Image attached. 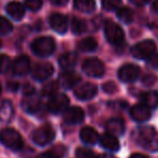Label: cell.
<instances>
[{
    "label": "cell",
    "instance_id": "obj_32",
    "mask_svg": "<svg viewBox=\"0 0 158 158\" xmlns=\"http://www.w3.org/2000/svg\"><path fill=\"white\" fill-rule=\"evenodd\" d=\"M75 155H77V158H96L95 153L85 148H77V152H75Z\"/></svg>",
    "mask_w": 158,
    "mask_h": 158
},
{
    "label": "cell",
    "instance_id": "obj_7",
    "mask_svg": "<svg viewBox=\"0 0 158 158\" xmlns=\"http://www.w3.org/2000/svg\"><path fill=\"white\" fill-rule=\"evenodd\" d=\"M104 33H106V40H108L111 44L122 43L124 40V37H125L121 26L113 23V22H109V23L106 24Z\"/></svg>",
    "mask_w": 158,
    "mask_h": 158
},
{
    "label": "cell",
    "instance_id": "obj_43",
    "mask_svg": "<svg viewBox=\"0 0 158 158\" xmlns=\"http://www.w3.org/2000/svg\"><path fill=\"white\" fill-rule=\"evenodd\" d=\"M38 158H54V157L51 155L50 152H46V153H44V154L39 155V157H38Z\"/></svg>",
    "mask_w": 158,
    "mask_h": 158
},
{
    "label": "cell",
    "instance_id": "obj_37",
    "mask_svg": "<svg viewBox=\"0 0 158 158\" xmlns=\"http://www.w3.org/2000/svg\"><path fill=\"white\" fill-rule=\"evenodd\" d=\"M148 66H151L152 68L158 70V54H153L151 57H148Z\"/></svg>",
    "mask_w": 158,
    "mask_h": 158
},
{
    "label": "cell",
    "instance_id": "obj_45",
    "mask_svg": "<svg viewBox=\"0 0 158 158\" xmlns=\"http://www.w3.org/2000/svg\"><path fill=\"white\" fill-rule=\"evenodd\" d=\"M97 158H115V157L112 156V155H109V154H102V155H100V156L97 157Z\"/></svg>",
    "mask_w": 158,
    "mask_h": 158
},
{
    "label": "cell",
    "instance_id": "obj_33",
    "mask_svg": "<svg viewBox=\"0 0 158 158\" xmlns=\"http://www.w3.org/2000/svg\"><path fill=\"white\" fill-rule=\"evenodd\" d=\"M11 60L6 55L0 54V73H6L10 69Z\"/></svg>",
    "mask_w": 158,
    "mask_h": 158
},
{
    "label": "cell",
    "instance_id": "obj_38",
    "mask_svg": "<svg viewBox=\"0 0 158 158\" xmlns=\"http://www.w3.org/2000/svg\"><path fill=\"white\" fill-rule=\"evenodd\" d=\"M156 81V77H153V75H145V77L142 79V82H143L145 85L150 86V85H153L154 82Z\"/></svg>",
    "mask_w": 158,
    "mask_h": 158
},
{
    "label": "cell",
    "instance_id": "obj_46",
    "mask_svg": "<svg viewBox=\"0 0 158 158\" xmlns=\"http://www.w3.org/2000/svg\"><path fill=\"white\" fill-rule=\"evenodd\" d=\"M153 9H154V11L158 12V0H155L154 1V3H153Z\"/></svg>",
    "mask_w": 158,
    "mask_h": 158
},
{
    "label": "cell",
    "instance_id": "obj_27",
    "mask_svg": "<svg viewBox=\"0 0 158 158\" xmlns=\"http://www.w3.org/2000/svg\"><path fill=\"white\" fill-rule=\"evenodd\" d=\"M71 29L77 35H81L86 30V23L83 19L74 17V19H72V22H71Z\"/></svg>",
    "mask_w": 158,
    "mask_h": 158
},
{
    "label": "cell",
    "instance_id": "obj_18",
    "mask_svg": "<svg viewBox=\"0 0 158 158\" xmlns=\"http://www.w3.org/2000/svg\"><path fill=\"white\" fill-rule=\"evenodd\" d=\"M81 81V77L73 71H66L60 75L61 85L66 88H72Z\"/></svg>",
    "mask_w": 158,
    "mask_h": 158
},
{
    "label": "cell",
    "instance_id": "obj_39",
    "mask_svg": "<svg viewBox=\"0 0 158 158\" xmlns=\"http://www.w3.org/2000/svg\"><path fill=\"white\" fill-rule=\"evenodd\" d=\"M33 92H35V89H33V87H32V86H30V85H26L25 88H24V93H25V94H27V96L32 95Z\"/></svg>",
    "mask_w": 158,
    "mask_h": 158
},
{
    "label": "cell",
    "instance_id": "obj_13",
    "mask_svg": "<svg viewBox=\"0 0 158 158\" xmlns=\"http://www.w3.org/2000/svg\"><path fill=\"white\" fill-rule=\"evenodd\" d=\"M84 119V111L79 106H71L66 109L64 113V121L67 124H80Z\"/></svg>",
    "mask_w": 158,
    "mask_h": 158
},
{
    "label": "cell",
    "instance_id": "obj_35",
    "mask_svg": "<svg viewBox=\"0 0 158 158\" xmlns=\"http://www.w3.org/2000/svg\"><path fill=\"white\" fill-rule=\"evenodd\" d=\"M26 6L31 11H38L42 6V0H25Z\"/></svg>",
    "mask_w": 158,
    "mask_h": 158
},
{
    "label": "cell",
    "instance_id": "obj_26",
    "mask_svg": "<svg viewBox=\"0 0 158 158\" xmlns=\"http://www.w3.org/2000/svg\"><path fill=\"white\" fill-rule=\"evenodd\" d=\"M23 108L25 111L29 113H35L40 108V100L38 98H33L30 96H27L26 100L23 102Z\"/></svg>",
    "mask_w": 158,
    "mask_h": 158
},
{
    "label": "cell",
    "instance_id": "obj_36",
    "mask_svg": "<svg viewBox=\"0 0 158 158\" xmlns=\"http://www.w3.org/2000/svg\"><path fill=\"white\" fill-rule=\"evenodd\" d=\"M102 88H103L104 92L108 93V94H113V93H115L117 90V86L114 82H108V83L103 84Z\"/></svg>",
    "mask_w": 158,
    "mask_h": 158
},
{
    "label": "cell",
    "instance_id": "obj_40",
    "mask_svg": "<svg viewBox=\"0 0 158 158\" xmlns=\"http://www.w3.org/2000/svg\"><path fill=\"white\" fill-rule=\"evenodd\" d=\"M50 1L52 2L53 4H56V6H64L69 0H50Z\"/></svg>",
    "mask_w": 158,
    "mask_h": 158
},
{
    "label": "cell",
    "instance_id": "obj_22",
    "mask_svg": "<svg viewBox=\"0 0 158 158\" xmlns=\"http://www.w3.org/2000/svg\"><path fill=\"white\" fill-rule=\"evenodd\" d=\"M77 60V56L75 53L73 52L64 53V54H63L59 57V64L64 69H70L73 66H75Z\"/></svg>",
    "mask_w": 158,
    "mask_h": 158
},
{
    "label": "cell",
    "instance_id": "obj_4",
    "mask_svg": "<svg viewBox=\"0 0 158 158\" xmlns=\"http://www.w3.org/2000/svg\"><path fill=\"white\" fill-rule=\"evenodd\" d=\"M156 45L152 40H144L139 42L131 48V54L138 59H148L155 53Z\"/></svg>",
    "mask_w": 158,
    "mask_h": 158
},
{
    "label": "cell",
    "instance_id": "obj_10",
    "mask_svg": "<svg viewBox=\"0 0 158 158\" xmlns=\"http://www.w3.org/2000/svg\"><path fill=\"white\" fill-rule=\"evenodd\" d=\"M54 72V67L50 63H39L33 67L32 77L38 81H44L48 79Z\"/></svg>",
    "mask_w": 158,
    "mask_h": 158
},
{
    "label": "cell",
    "instance_id": "obj_44",
    "mask_svg": "<svg viewBox=\"0 0 158 158\" xmlns=\"http://www.w3.org/2000/svg\"><path fill=\"white\" fill-rule=\"evenodd\" d=\"M19 87V84L17 83H9V88H11L12 90H15Z\"/></svg>",
    "mask_w": 158,
    "mask_h": 158
},
{
    "label": "cell",
    "instance_id": "obj_25",
    "mask_svg": "<svg viewBox=\"0 0 158 158\" xmlns=\"http://www.w3.org/2000/svg\"><path fill=\"white\" fill-rule=\"evenodd\" d=\"M13 106L10 101H3L0 103V119L1 121H9L13 116Z\"/></svg>",
    "mask_w": 158,
    "mask_h": 158
},
{
    "label": "cell",
    "instance_id": "obj_20",
    "mask_svg": "<svg viewBox=\"0 0 158 158\" xmlns=\"http://www.w3.org/2000/svg\"><path fill=\"white\" fill-rule=\"evenodd\" d=\"M81 140L86 144H95L99 140L98 132L92 127H84L80 132Z\"/></svg>",
    "mask_w": 158,
    "mask_h": 158
},
{
    "label": "cell",
    "instance_id": "obj_30",
    "mask_svg": "<svg viewBox=\"0 0 158 158\" xmlns=\"http://www.w3.org/2000/svg\"><path fill=\"white\" fill-rule=\"evenodd\" d=\"M13 26L9 19L0 16V35H8L12 31Z\"/></svg>",
    "mask_w": 158,
    "mask_h": 158
},
{
    "label": "cell",
    "instance_id": "obj_24",
    "mask_svg": "<svg viewBox=\"0 0 158 158\" xmlns=\"http://www.w3.org/2000/svg\"><path fill=\"white\" fill-rule=\"evenodd\" d=\"M98 43L94 38H85L81 40L77 44V48L82 52H93L97 48Z\"/></svg>",
    "mask_w": 158,
    "mask_h": 158
},
{
    "label": "cell",
    "instance_id": "obj_3",
    "mask_svg": "<svg viewBox=\"0 0 158 158\" xmlns=\"http://www.w3.org/2000/svg\"><path fill=\"white\" fill-rule=\"evenodd\" d=\"M0 142L11 150H21L23 148L22 135L13 128H4L0 131Z\"/></svg>",
    "mask_w": 158,
    "mask_h": 158
},
{
    "label": "cell",
    "instance_id": "obj_6",
    "mask_svg": "<svg viewBox=\"0 0 158 158\" xmlns=\"http://www.w3.org/2000/svg\"><path fill=\"white\" fill-rule=\"evenodd\" d=\"M82 69L87 75L93 77H100L104 73V64L98 58H87L82 64Z\"/></svg>",
    "mask_w": 158,
    "mask_h": 158
},
{
    "label": "cell",
    "instance_id": "obj_17",
    "mask_svg": "<svg viewBox=\"0 0 158 158\" xmlns=\"http://www.w3.org/2000/svg\"><path fill=\"white\" fill-rule=\"evenodd\" d=\"M6 13L10 15L11 17H13L16 21H19L24 17L25 15V8L22 3L17 1H12L10 3H8L6 8Z\"/></svg>",
    "mask_w": 158,
    "mask_h": 158
},
{
    "label": "cell",
    "instance_id": "obj_23",
    "mask_svg": "<svg viewBox=\"0 0 158 158\" xmlns=\"http://www.w3.org/2000/svg\"><path fill=\"white\" fill-rule=\"evenodd\" d=\"M73 4H74V8L77 10L83 13H90L96 8L95 0H74Z\"/></svg>",
    "mask_w": 158,
    "mask_h": 158
},
{
    "label": "cell",
    "instance_id": "obj_15",
    "mask_svg": "<svg viewBox=\"0 0 158 158\" xmlns=\"http://www.w3.org/2000/svg\"><path fill=\"white\" fill-rule=\"evenodd\" d=\"M12 69L16 75L27 74L30 70V59L26 55H21L14 60Z\"/></svg>",
    "mask_w": 158,
    "mask_h": 158
},
{
    "label": "cell",
    "instance_id": "obj_5",
    "mask_svg": "<svg viewBox=\"0 0 158 158\" xmlns=\"http://www.w3.org/2000/svg\"><path fill=\"white\" fill-rule=\"evenodd\" d=\"M55 138V131L50 125H44L37 128L32 133V140L38 145H46Z\"/></svg>",
    "mask_w": 158,
    "mask_h": 158
},
{
    "label": "cell",
    "instance_id": "obj_8",
    "mask_svg": "<svg viewBox=\"0 0 158 158\" xmlns=\"http://www.w3.org/2000/svg\"><path fill=\"white\" fill-rule=\"evenodd\" d=\"M140 75V68L137 64H124L118 70V77L122 82L130 83L135 82Z\"/></svg>",
    "mask_w": 158,
    "mask_h": 158
},
{
    "label": "cell",
    "instance_id": "obj_2",
    "mask_svg": "<svg viewBox=\"0 0 158 158\" xmlns=\"http://www.w3.org/2000/svg\"><path fill=\"white\" fill-rule=\"evenodd\" d=\"M56 48L55 40L51 37H40L33 40L31 43V50L35 55L46 57L53 54Z\"/></svg>",
    "mask_w": 158,
    "mask_h": 158
},
{
    "label": "cell",
    "instance_id": "obj_16",
    "mask_svg": "<svg viewBox=\"0 0 158 158\" xmlns=\"http://www.w3.org/2000/svg\"><path fill=\"white\" fill-rule=\"evenodd\" d=\"M106 129L109 133V135H112L114 137H118V135H122L125 131V124H124L123 119L121 118H111L110 121L106 123Z\"/></svg>",
    "mask_w": 158,
    "mask_h": 158
},
{
    "label": "cell",
    "instance_id": "obj_9",
    "mask_svg": "<svg viewBox=\"0 0 158 158\" xmlns=\"http://www.w3.org/2000/svg\"><path fill=\"white\" fill-rule=\"evenodd\" d=\"M69 104V98L64 94H55L51 96L48 102V108L51 112L58 113L66 110Z\"/></svg>",
    "mask_w": 158,
    "mask_h": 158
},
{
    "label": "cell",
    "instance_id": "obj_14",
    "mask_svg": "<svg viewBox=\"0 0 158 158\" xmlns=\"http://www.w3.org/2000/svg\"><path fill=\"white\" fill-rule=\"evenodd\" d=\"M51 27L58 33H64L68 29V19L60 13H54L50 17Z\"/></svg>",
    "mask_w": 158,
    "mask_h": 158
},
{
    "label": "cell",
    "instance_id": "obj_48",
    "mask_svg": "<svg viewBox=\"0 0 158 158\" xmlns=\"http://www.w3.org/2000/svg\"><path fill=\"white\" fill-rule=\"evenodd\" d=\"M1 44H2V43H1V41H0V48H1Z\"/></svg>",
    "mask_w": 158,
    "mask_h": 158
},
{
    "label": "cell",
    "instance_id": "obj_1",
    "mask_svg": "<svg viewBox=\"0 0 158 158\" xmlns=\"http://www.w3.org/2000/svg\"><path fill=\"white\" fill-rule=\"evenodd\" d=\"M135 141L142 148L148 151L157 152L158 151V133L154 128L150 126L140 127L135 132Z\"/></svg>",
    "mask_w": 158,
    "mask_h": 158
},
{
    "label": "cell",
    "instance_id": "obj_34",
    "mask_svg": "<svg viewBox=\"0 0 158 158\" xmlns=\"http://www.w3.org/2000/svg\"><path fill=\"white\" fill-rule=\"evenodd\" d=\"M101 3L104 10L111 11V10L116 9L117 6H119L121 0H101Z\"/></svg>",
    "mask_w": 158,
    "mask_h": 158
},
{
    "label": "cell",
    "instance_id": "obj_11",
    "mask_svg": "<svg viewBox=\"0 0 158 158\" xmlns=\"http://www.w3.org/2000/svg\"><path fill=\"white\" fill-rule=\"evenodd\" d=\"M151 110L145 106L144 104H135L131 108L130 110V116L133 121L139 122V123H143V122H146L151 118Z\"/></svg>",
    "mask_w": 158,
    "mask_h": 158
},
{
    "label": "cell",
    "instance_id": "obj_42",
    "mask_svg": "<svg viewBox=\"0 0 158 158\" xmlns=\"http://www.w3.org/2000/svg\"><path fill=\"white\" fill-rule=\"evenodd\" d=\"M129 158H148V156H145V155H143V154H140V153H137V154H133V155H131Z\"/></svg>",
    "mask_w": 158,
    "mask_h": 158
},
{
    "label": "cell",
    "instance_id": "obj_19",
    "mask_svg": "<svg viewBox=\"0 0 158 158\" xmlns=\"http://www.w3.org/2000/svg\"><path fill=\"white\" fill-rule=\"evenodd\" d=\"M100 144H101L102 148L109 151L116 152V151L119 150V142L117 140V138L112 135H109V133H104L100 138Z\"/></svg>",
    "mask_w": 158,
    "mask_h": 158
},
{
    "label": "cell",
    "instance_id": "obj_41",
    "mask_svg": "<svg viewBox=\"0 0 158 158\" xmlns=\"http://www.w3.org/2000/svg\"><path fill=\"white\" fill-rule=\"evenodd\" d=\"M132 3L137 4V6H144V4L148 3L150 0H130Z\"/></svg>",
    "mask_w": 158,
    "mask_h": 158
},
{
    "label": "cell",
    "instance_id": "obj_21",
    "mask_svg": "<svg viewBox=\"0 0 158 158\" xmlns=\"http://www.w3.org/2000/svg\"><path fill=\"white\" fill-rule=\"evenodd\" d=\"M140 100L142 101V104L148 106V109H154L158 106V93L157 92H145L140 95Z\"/></svg>",
    "mask_w": 158,
    "mask_h": 158
},
{
    "label": "cell",
    "instance_id": "obj_31",
    "mask_svg": "<svg viewBox=\"0 0 158 158\" xmlns=\"http://www.w3.org/2000/svg\"><path fill=\"white\" fill-rule=\"evenodd\" d=\"M48 152L54 158H63L67 153V148L66 146L61 145V144H57V145L53 146L52 150H50Z\"/></svg>",
    "mask_w": 158,
    "mask_h": 158
},
{
    "label": "cell",
    "instance_id": "obj_28",
    "mask_svg": "<svg viewBox=\"0 0 158 158\" xmlns=\"http://www.w3.org/2000/svg\"><path fill=\"white\" fill-rule=\"evenodd\" d=\"M117 16H118V19H121L123 23L129 24V23H131L133 19V12L129 8H122V9H119L118 12H117Z\"/></svg>",
    "mask_w": 158,
    "mask_h": 158
},
{
    "label": "cell",
    "instance_id": "obj_29",
    "mask_svg": "<svg viewBox=\"0 0 158 158\" xmlns=\"http://www.w3.org/2000/svg\"><path fill=\"white\" fill-rule=\"evenodd\" d=\"M57 89H58V82L57 81H52V82H48V84L43 86L42 88V94L44 96H53L56 94Z\"/></svg>",
    "mask_w": 158,
    "mask_h": 158
},
{
    "label": "cell",
    "instance_id": "obj_47",
    "mask_svg": "<svg viewBox=\"0 0 158 158\" xmlns=\"http://www.w3.org/2000/svg\"><path fill=\"white\" fill-rule=\"evenodd\" d=\"M1 90H2V88H1V84H0V94H1Z\"/></svg>",
    "mask_w": 158,
    "mask_h": 158
},
{
    "label": "cell",
    "instance_id": "obj_12",
    "mask_svg": "<svg viewBox=\"0 0 158 158\" xmlns=\"http://www.w3.org/2000/svg\"><path fill=\"white\" fill-rule=\"evenodd\" d=\"M97 86L93 83H85L75 88L74 95L80 100H89L94 98L97 94Z\"/></svg>",
    "mask_w": 158,
    "mask_h": 158
}]
</instances>
